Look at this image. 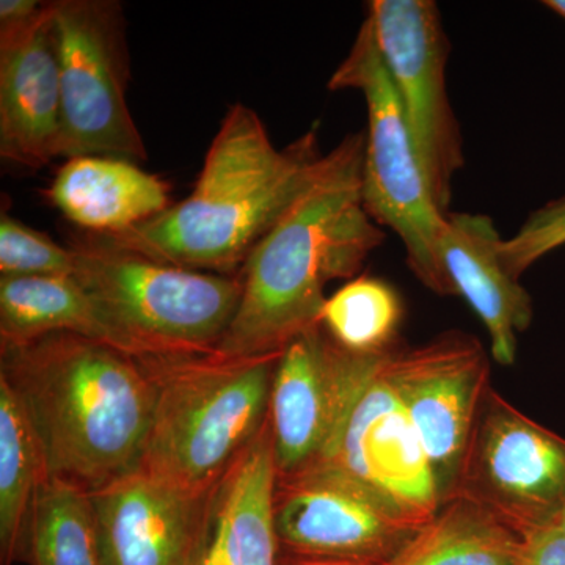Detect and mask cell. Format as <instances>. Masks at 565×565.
I'll return each instance as SVG.
<instances>
[{
	"mask_svg": "<svg viewBox=\"0 0 565 565\" xmlns=\"http://www.w3.org/2000/svg\"><path fill=\"white\" fill-rule=\"evenodd\" d=\"M318 129L278 150L259 115L234 104L188 199L120 234L122 250L199 273L236 275L313 174Z\"/></svg>",
	"mask_w": 565,
	"mask_h": 565,
	"instance_id": "obj_3",
	"label": "cell"
},
{
	"mask_svg": "<svg viewBox=\"0 0 565 565\" xmlns=\"http://www.w3.org/2000/svg\"><path fill=\"white\" fill-rule=\"evenodd\" d=\"M273 509L280 556L393 564L424 533L326 465L277 478Z\"/></svg>",
	"mask_w": 565,
	"mask_h": 565,
	"instance_id": "obj_12",
	"label": "cell"
},
{
	"mask_svg": "<svg viewBox=\"0 0 565 565\" xmlns=\"http://www.w3.org/2000/svg\"><path fill=\"white\" fill-rule=\"evenodd\" d=\"M382 373L418 430L433 467L441 508L455 500L463 459L490 390L484 344L448 332L416 348L393 349Z\"/></svg>",
	"mask_w": 565,
	"mask_h": 565,
	"instance_id": "obj_10",
	"label": "cell"
},
{
	"mask_svg": "<svg viewBox=\"0 0 565 565\" xmlns=\"http://www.w3.org/2000/svg\"><path fill=\"white\" fill-rule=\"evenodd\" d=\"M373 356L345 351L322 326L282 351L269 403L277 478L308 470L326 457Z\"/></svg>",
	"mask_w": 565,
	"mask_h": 565,
	"instance_id": "obj_13",
	"label": "cell"
},
{
	"mask_svg": "<svg viewBox=\"0 0 565 565\" xmlns=\"http://www.w3.org/2000/svg\"><path fill=\"white\" fill-rule=\"evenodd\" d=\"M503 237L489 215L449 212L438 259L452 296L463 297L484 323L494 362H515L519 333L533 322V300L501 258Z\"/></svg>",
	"mask_w": 565,
	"mask_h": 565,
	"instance_id": "obj_16",
	"label": "cell"
},
{
	"mask_svg": "<svg viewBox=\"0 0 565 565\" xmlns=\"http://www.w3.org/2000/svg\"><path fill=\"white\" fill-rule=\"evenodd\" d=\"M74 253L47 234L17 221L9 214L0 218V275L2 277H50L73 275Z\"/></svg>",
	"mask_w": 565,
	"mask_h": 565,
	"instance_id": "obj_24",
	"label": "cell"
},
{
	"mask_svg": "<svg viewBox=\"0 0 565 565\" xmlns=\"http://www.w3.org/2000/svg\"><path fill=\"white\" fill-rule=\"evenodd\" d=\"M550 527L563 534L565 537V503L563 508H561L559 514L556 515L555 522H553V525Z\"/></svg>",
	"mask_w": 565,
	"mask_h": 565,
	"instance_id": "obj_30",
	"label": "cell"
},
{
	"mask_svg": "<svg viewBox=\"0 0 565 565\" xmlns=\"http://www.w3.org/2000/svg\"><path fill=\"white\" fill-rule=\"evenodd\" d=\"M275 470L269 423L212 494L195 565H280L274 523Z\"/></svg>",
	"mask_w": 565,
	"mask_h": 565,
	"instance_id": "obj_17",
	"label": "cell"
},
{
	"mask_svg": "<svg viewBox=\"0 0 565 565\" xmlns=\"http://www.w3.org/2000/svg\"><path fill=\"white\" fill-rule=\"evenodd\" d=\"M70 247L73 277L102 310L115 348L136 359L214 353L243 297L239 274L152 262L99 234Z\"/></svg>",
	"mask_w": 565,
	"mask_h": 565,
	"instance_id": "obj_5",
	"label": "cell"
},
{
	"mask_svg": "<svg viewBox=\"0 0 565 565\" xmlns=\"http://www.w3.org/2000/svg\"><path fill=\"white\" fill-rule=\"evenodd\" d=\"M31 565H102L88 493L47 476L33 504Z\"/></svg>",
	"mask_w": 565,
	"mask_h": 565,
	"instance_id": "obj_22",
	"label": "cell"
},
{
	"mask_svg": "<svg viewBox=\"0 0 565 565\" xmlns=\"http://www.w3.org/2000/svg\"><path fill=\"white\" fill-rule=\"evenodd\" d=\"M396 565H522L520 535L457 497Z\"/></svg>",
	"mask_w": 565,
	"mask_h": 565,
	"instance_id": "obj_21",
	"label": "cell"
},
{
	"mask_svg": "<svg viewBox=\"0 0 565 565\" xmlns=\"http://www.w3.org/2000/svg\"><path fill=\"white\" fill-rule=\"evenodd\" d=\"M404 307L381 278H352L323 305L321 326L334 343L359 355H385L397 348Z\"/></svg>",
	"mask_w": 565,
	"mask_h": 565,
	"instance_id": "obj_23",
	"label": "cell"
},
{
	"mask_svg": "<svg viewBox=\"0 0 565 565\" xmlns=\"http://www.w3.org/2000/svg\"><path fill=\"white\" fill-rule=\"evenodd\" d=\"M55 2L0 31V156L39 170L62 158V88Z\"/></svg>",
	"mask_w": 565,
	"mask_h": 565,
	"instance_id": "obj_15",
	"label": "cell"
},
{
	"mask_svg": "<svg viewBox=\"0 0 565 565\" xmlns=\"http://www.w3.org/2000/svg\"><path fill=\"white\" fill-rule=\"evenodd\" d=\"M364 145L366 132H352L322 154L302 191L250 253L239 270V307L215 355L281 353L321 326L327 282L355 278L384 244V230L364 206Z\"/></svg>",
	"mask_w": 565,
	"mask_h": 565,
	"instance_id": "obj_1",
	"label": "cell"
},
{
	"mask_svg": "<svg viewBox=\"0 0 565 565\" xmlns=\"http://www.w3.org/2000/svg\"><path fill=\"white\" fill-rule=\"evenodd\" d=\"M366 18L403 104L434 202L448 215L452 181L465 158L446 82L449 41L440 10L433 0H373Z\"/></svg>",
	"mask_w": 565,
	"mask_h": 565,
	"instance_id": "obj_8",
	"label": "cell"
},
{
	"mask_svg": "<svg viewBox=\"0 0 565 565\" xmlns=\"http://www.w3.org/2000/svg\"><path fill=\"white\" fill-rule=\"evenodd\" d=\"M544 6L565 20V0H545Z\"/></svg>",
	"mask_w": 565,
	"mask_h": 565,
	"instance_id": "obj_29",
	"label": "cell"
},
{
	"mask_svg": "<svg viewBox=\"0 0 565 565\" xmlns=\"http://www.w3.org/2000/svg\"><path fill=\"white\" fill-rule=\"evenodd\" d=\"M329 88L360 92L366 102L364 206L377 225L388 226L401 237L416 278L438 296H452L438 259L446 215L434 202L403 104L367 18L348 57L330 77Z\"/></svg>",
	"mask_w": 565,
	"mask_h": 565,
	"instance_id": "obj_6",
	"label": "cell"
},
{
	"mask_svg": "<svg viewBox=\"0 0 565 565\" xmlns=\"http://www.w3.org/2000/svg\"><path fill=\"white\" fill-rule=\"evenodd\" d=\"M57 332L114 345L102 310L73 275L0 277V348Z\"/></svg>",
	"mask_w": 565,
	"mask_h": 565,
	"instance_id": "obj_19",
	"label": "cell"
},
{
	"mask_svg": "<svg viewBox=\"0 0 565 565\" xmlns=\"http://www.w3.org/2000/svg\"><path fill=\"white\" fill-rule=\"evenodd\" d=\"M520 537L553 525L565 503V438L527 418L490 386L456 498Z\"/></svg>",
	"mask_w": 565,
	"mask_h": 565,
	"instance_id": "obj_9",
	"label": "cell"
},
{
	"mask_svg": "<svg viewBox=\"0 0 565 565\" xmlns=\"http://www.w3.org/2000/svg\"><path fill=\"white\" fill-rule=\"evenodd\" d=\"M281 353L139 359L156 392L139 470L184 489H214L269 423L270 390Z\"/></svg>",
	"mask_w": 565,
	"mask_h": 565,
	"instance_id": "obj_4",
	"label": "cell"
},
{
	"mask_svg": "<svg viewBox=\"0 0 565 565\" xmlns=\"http://www.w3.org/2000/svg\"><path fill=\"white\" fill-rule=\"evenodd\" d=\"M46 193L70 222L103 236L126 232L172 206L161 178L136 162L95 156L63 163Z\"/></svg>",
	"mask_w": 565,
	"mask_h": 565,
	"instance_id": "obj_18",
	"label": "cell"
},
{
	"mask_svg": "<svg viewBox=\"0 0 565 565\" xmlns=\"http://www.w3.org/2000/svg\"><path fill=\"white\" fill-rule=\"evenodd\" d=\"M522 565H565V537L552 527L520 537Z\"/></svg>",
	"mask_w": 565,
	"mask_h": 565,
	"instance_id": "obj_26",
	"label": "cell"
},
{
	"mask_svg": "<svg viewBox=\"0 0 565 565\" xmlns=\"http://www.w3.org/2000/svg\"><path fill=\"white\" fill-rule=\"evenodd\" d=\"M215 487L184 489L137 470L88 493L102 565H195Z\"/></svg>",
	"mask_w": 565,
	"mask_h": 565,
	"instance_id": "obj_14",
	"label": "cell"
},
{
	"mask_svg": "<svg viewBox=\"0 0 565 565\" xmlns=\"http://www.w3.org/2000/svg\"><path fill=\"white\" fill-rule=\"evenodd\" d=\"M46 462L18 394L0 377V559L28 563L29 530Z\"/></svg>",
	"mask_w": 565,
	"mask_h": 565,
	"instance_id": "obj_20",
	"label": "cell"
},
{
	"mask_svg": "<svg viewBox=\"0 0 565 565\" xmlns=\"http://www.w3.org/2000/svg\"><path fill=\"white\" fill-rule=\"evenodd\" d=\"M62 158L143 162L147 147L128 103L129 55L120 3L57 0Z\"/></svg>",
	"mask_w": 565,
	"mask_h": 565,
	"instance_id": "obj_7",
	"label": "cell"
},
{
	"mask_svg": "<svg viewBox=\"0 0 565 565\" xmlns=\"http://www.w3.org/2000/svg\"><path fill=\"white\" fill-rule=\"evenodd\" d=\"M564 245L565 195L531 212L519 232L501 244V258L520 280L533 264Z\"/></svg>",
	"mask_w": 565,
	"mask_h": 565,
	"instance_id": "obj_25",
	"label": "cell"
},
{
	"mask_svg": "<svg viewBox=\"0 0 565 565\" xmlns=\"http://www.w3.org/2000/svg\"><path fill=\"white\" fill-rule=\"evenodd\" d=\"M397 563V561H396ZM393 564H356L340 563V561L302 559V557L280 556V565H396Z\"/></svg>",
	"mask_w": 565,
	"mask_h": 565,
	"instance_id": "obj_28",
	"label": "cell"
},
{
	"mask_svg": "<svg viewBox=\"0 0 565 565\" xmlns=\"http://www.w3.org/2000/svg\"><path fill=\"white\" fill-rule=\"evenodd\" d=\"M0 377L24 404L50 478L92 493L139 470L156 401L139 359L57 332L0 348Z\"/></svg>",
	"mask_w": 565,
	"mask_h": 565,
	"instance_id": "obj_2",
	"label": "cell"
},
{
	"mask_svg": "<svg viewBox=\"0 0 565 565\" xmlns=\"http://www.w3.org/2000/svg\"><path fill=\"white\" fill-rule=\"evenodd\" d=\"M43 2L35 0H2L0 2V31L22 28L39 17Z\"/></svg>",
	"mask_w": 565,
	"mask_h": 565,
	"instance_id": "obj_27",
	"label": "cell"
},
{
	"mask_svg": "<svg viewBox=\"0 0 565 565\" xmlns=\"http://www.w3.org/2000/svg\"><path fill=\"white\" fill-rule=\"evenodd\" d=\"M382 359L367 363L318 465L348 476L394 515L426 530L440 514V497L418 430L382 373Z\"/></svg>",
	"mask_w": 565,
	"mask_h": 565,
	"instance_id": "obj_11",
	"label": "cell"
}]
</instances>
